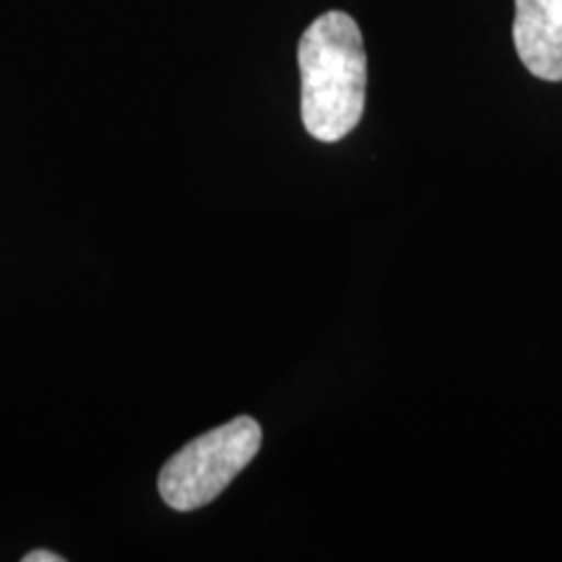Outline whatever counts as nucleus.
<instances>
[{"mask_svg":"<svg viewBox=\"0 0 562 562\" xmlns=\"http://www.w3.org/2000/svg\"><path fill=\"white\" fill-rule=\"evenodd\" d=\"M513 42L531 76L562 81V0H516Z\"/></svg>","mask_w":562,"mask_h":562,"instance_id":"7ed1b4c3","label":"nucleus"},{"mask_svg":"<svg viewBox=\"0 0 562 562\" xmlns=\"http://www.w3.org/2000/svg\"><path fill=\"white\" fill-rule=\"evenodd\" d=\"M297 63L305 131L323 144L349 136L368 100V53L357 21L344 11L323 13L302 34Z\"/></svg>","mask_w":562,"mask_h":562,"instance_id":"f257e3e1","label":"nucleus"},{"mask_svg":"<svg viewBox=\"0 0 562 562\" xmlns=\"http://www.w3.org/2000/svg\"><path fill=\"white\" fill-rule=\"evenodd\" d=\"M263 430L252 417H235L182 446L159 472V495L172 510L209 505L261 451Z\"/></svg>","mask_w":562,"mask_h":562,"instance_id":"f03ea898","label":"nucleus"},{"mask_svg":"<svg viewBox=\"0 0 562 562\" xmlns=\"http://www.w3.org/2000/svg\"><path fill=\"white\" fill-rule=\"evenodd\" d=\"M24 562H63V554H55L47 550H34L30 554H24Z\"/></svg>","mask_w":562,"mask_h":562,"instance_id":"20e7f679","label":"nucleus"}]
</instances>
